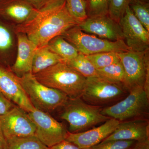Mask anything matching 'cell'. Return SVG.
<instances>
[{
  "instance_id": "1",
  "label": "cell",
  "mask_w": 149,
  "mask_h": 149,
  "mask_svg": "<svg viewBox=\"0 0 149 149\" xmlns=\"http://www.w3.org/2000/svg\"><path fill=\"white\" fill-rule=\"evenodd\" d=\"M78 24L68 13L65 0H52L38 10L29 21L15 27L17 32L25 34L37 48H40Z\"/></svg>"
},
{
  "instance_id": "2",
  "label": "cell",
  "mask_w": 149,
  "mask_h": 149,
  "mask_svg": "<svg viewBox=\"0 0 149 149\" xmlns=\"http://www.w3.org/2000/svg\"><path fill=\"white\" fill-rule=\"evenodd\" d=\"M34 75L40 83L61 91L71 99L81 97L86 80V77L63 62Z\"/></svg>"
},
{
  "instance_id": "3",
  "label": "cell",
  "mask_w": 149,
  "mask_h": 149,
  "mask_svg": "<svg viewBox=\"0 0 149 149\" xmlns=\"http://www.w3.org/2000/svg\"><path fill=\"white\" fill-rule=\"evenodd\" d=\"M61 108L60 117L68 123L70 133L86 131L111 118L102 114L101 107L87 103L81 97L69 98Z\"/></svg>"
},
{
  "instance_id": "4",
  "label": "cell",
  "mask_w": 149,
  "mask_h": 149,
  "mask_svg": "<svg viewBox=\"0 0 149 149\" xmlns=\"http://www.w3.org/2000/svg\"><path fill=\"white\" fill-rule=\"evenodd\" d=\"M18 79L35 109L49 113L63 107L69 98L61 91L40 83L32 73Z\"/></svg>"
},
{
  "instance_id": "5",
  "label": "cell",
  "mask_w": 149,
  "mask_h": 149,
  "mask_svg": "<svg viewBox=\"0 0 149 149\" xmlns=\"http://www.w3.org/2000/svg\"><path fill=\"white\" fill-rule=\"evenodd\" d=\"M149 96L142 87L132 88L116 103L102 109V114L119 122L145 118L149 116Z\"/></svg>"
},
{
  "instance_id": "6",
  "label": "cell",
  "mask_w": 149,
  "mask_h": 149,
  "mask_svg": "<svg viewBox=\"0 0 149 149\" xmlns=\"http://www.w3.org/2000/svg\"><path fill=\"white\" fill-rule=\"evenodd\" d=\"M68 42L85 55L106 52L120 53L130 50L124 40L110 41L83 32L78 25L69 28L61 35Z\"/></svg>"
},
{
  "instance_id": "7",
  "label": "cell",
  "mask_w": 149,
  "mask_h": 149,
  "mask_svg": "<svg viewBox=\"0 0 149 149\" xmlns=\"http://www.w3.org/2000/svg\"><path fill=\"white\" fill-rule=\"evenodd\" d=\"M125 72L123 85L128 91L142 87L149 96V49L143 52L129 50L118 53Z\"/></svg>"
},
{
  "instance_id": "8",
  "label": "cell",
  "mask_w": 149,
  "mask_h": 149,
  "mask_svg": "<svg viewBox=\"0 0 149 149\" xmlns=\"http://www.w3.org/2000/svg\"><path fill=\"white\" fill-rule=\"evenodd\" d=\"M128 93L123 84L96 76L86 78L81 98L87 103L101 107L103 105L121 100Z\"/></svg>"
},
{
  "instance_id": "9",
  "label": "cell",
  "mask_w": 149,
  "mask_h": 149,
  "mask_svg": "<svg viewBox=\"0 0 149 149\" xmlns=\"http://www.w3.org/2000/svg\"><path fill=\"white\" fill-rule=\"evenodd\" d=\"M36 126L35 136L49 148L65 140L68 130L47 113L35 109L28 113Z\"/></svg>"
},
{
  "instance_id": "10",
  "label": "cell",
  "mask_w": 149,
  "mask_h": 149,
  "mask_svg": "<svg viewBox=\"0 0 149 149\" xmlns=\"http://www.w3.org/2000/svg\"><path fill=\"white\" fill-rule=\"evenodd\" d=\"M0 127L6 141L35 136L36 126L28 113L17 106L0 116Z\"/></svg>"
},
{
  "instance_id": "11",
  "label": "cell",
  "mask_w": 149,
  "mask_h": 149,
  "mask_svg": "<svg viewBox=\"0 0 149 149\" xmlns=\"http://www.w3.org/2000/svg\"><path fill=\"white\" fill-rule=\"evenodd\" d=\"M119 24L124 41L130 50L143 52L149 49V32L137 19L129 6Z\"/></svg>"
},
{
  "instance_id": "12",
  "label": "cell",
  "mask_w": 149,
  "mask_h": 149,
  "mask_svg": "<svg viewBox=\"0 0 149 149\" xmlns=\"http://www.w3.org/2000/svg\"><path fill=\"white\" fill-rule=\"evenodd\" d=\"M0 93L27 113L35 109L28 98L19 80L10 68L0 64Z\"/></svg>"
},
{
  "instance_id": "13",
  "label": "cell",
  "mask_w": 149,
  "mask_h": 149,
  "mask_svg": "<svg viewBox=\"0 0 149 149\" xmlns=\"http://www.w3.org/2000/svg\"><path fill=\"white\" fill-rule=\"evenodd\" d=\"M119 121L111 118L100 126L80 132L72 133L68 131L65 140L83 149H91L101 143L117 128Z\"/></svg>"
},
{
  "instance_id": "14",
  "label": "cell",
  "mask_w": 149,
  "mask_h": 149,
  "mask_svg": "<svg viewBox=\"0 0 149 149\" xmlns=\"http://www.w3.org/2000/svg\"><path fill=\"white\" fill-rule=\"evenodd\" d=\"M78 25L83 32L102 39L112 41L124 40L119 23L108 15L88 17Z\"/></svg>"
},
{
  "instance_id": "15",
  "label": "cell",
  "mask_w": 149,
  "mask_h": 149,
  "mask_svg": "<svg viewBox=\"0 0 149 149\" xmlns=\"http://www.w3.org/2000/svg\"><path fill=\"white\" fill-rule=\"evenodd\" d=\"M37 11L26 0H0V18L15 26L29 21Z\"/></svg>"
},
{
  "instance_id": "16",
  "label": "cell",
  "mask_w": 149,
  "mask_h": 149,
  "mask_svg": "<svg viewBox=\"0 0 149 149\" xmlns=\"http://www.w3.org/2000/svg\"><path fill=\"white\" fill-rule=\"evenodd\" d=\"M147 140H149L148 119L141 118L120 122L116 130L102 142Z\"/></svg>"
},
{
  "instance_id": "17",
  "label": "cell",
  "mask_w": 149,
  "mask_h": 149,
  "mask_svg": "<svg viewBox=\"0 0 149 149\" xmlns=\"http://www.w3.org/2000/svg\"><path fill=\"white\" fill-rule=\"evenodd\" d=\"M17 39L16 58L10 69L17 77L31 73L32 63L37 47L27 35L17 32Z\"/></svg>"
},
{
  "instance_id": "18",
  "label": "cell",
  "mask_w": 149,
  "mask_h": 149,
  "mask_svg": "<svg viewBox=\"0 0 149 149\" xmlns=\"http://www.w3.org/2000/svg\"><path fill=\"white\" fill-rule=\"evenodd\" d=\"M17 46L15 26L0 18V64L10 68L16 58Z\"/></svg>"
},
{
  "instance_id": "19",
  "label": "cell",
  "mask_w": 149,
  "mask_h": 149,
  "mask_svg": "<svg viewBox=\"0 0 149 149\" xmlns=\"http://www.w3.org/2000/svg\"><path fill=\"white\" fill-rule=\"evenodd\" d=\"M62 62V59L50 50L47 45L38 48L33 58L31 73L37 74Z\"/></svg>"
},
{
  "instance_id": "20",
  "label": "cell",
  "mask_w": 149,
  "mask_h": 149,
  "mask_svg": "<svg viewBox=\"0 0 149 149\" xmlns=\"http://www.w3.org/2000/svg\"><path fill=\"white\" fill-rule=\"evenodd\" d=\"M47 46L52 52L60 57L63 62L74 58L79 53L74 46L61 35L52 39Z\"/></svg>"
},
{
  "instance_id": "21",
  "label": "cell",
  "mask_w": 149,
  "mask_h": 149,
  "mask_svg": "<svg viewBox=\"0 0 149 149\" xmlns=\"http://www.w3.org/2000/svg\"><path fill=\"white\" fill-rule=\"evenodd\" d=\"M64 63L86 78L98 76L95 68L86 56L81 53L74 58Z\"/></svg>"
},
{
  "instance_id": "22",
  "label": "cell",
  "mask_w": 149,
  "mask_h": 149,
  "mask_svg": "<svg viewBox=\"0 0 149 149\" xmlns=\"http://www.w3.org/2000/svg\"><path fill=\"white\" fill-rule=\"evenodd\" d=\"M97 70L99 77L110 82L123 85L125 72L120 61Z\"/></svg>"
},
{
  "instance_id": "23",
  "label": "cell",
  "mask_w": 149,
  "mask_h": 149,
  "mask_svg": "<svg viewBox=\"0 0 149 149\" xmlns=\"http://www.w3.org/2000/svg\"><path fill=\"white\" fill-rule=\"evenodd\" d=\"M6 142V149H49L35 136L15 138Z\"/></svg>"
},
{
  "instance_id": "24",
  "label": "cell",
  "mask_w": 149,
  "mask_h": 149,
  "mask_svg": "<svg viewBox=\"0 0 149 149\" xmlns=\"http://www.w3.org/2000/svg\"><path fill=\"white\" fill-rule=\"evenodd\" d=\"M129 7L137 19L149 32V0H130Z\"/></svg>"
},
{
  "instance_id": "25",
  "label": "cell",
  "mask_w": 149,
  "mask_h": 149,
  "mask_svg": "<svg viewBox=\"0 0 149 149\" xmlns=\"http://www.w3.org/2000/svg\"><path fill=\"white\" fill-rule=\"evenodd\" d=\"M86 56L97 70L120 61L118 53L114 52H106Z\"/></svg>"
},
{
  "instance_id": "26",
  "label": "cell",
  "mask_w": 149,
  "mask_h": 149,
  "mask_svg": "<svg viewBox=\"0 0 149 149\" xmlns=\"http://www.w3.org/2000/svg\"><path fill=\"white\" fill-rule=\"evenodd\" d=\"M65 1V6L68 13L78 24L88 18L86 0Z\"/></svg>"
},
{
  "instance_id": "27",
  "label": "cell",
  "mask_w": 149,
  "mask_h": 149,
  "mask_svg": "<svg viewBox=\"0 0 149 149\" xmlns=\"http://www.w3.org/2000/svg\"><path fill=\"white\" fill-rule=\"evenodd\" d=\"M130 0H108L109 16L119 23L127 8Z\"/></svg>"
},
{
  "instance_id": "28",
  "label": "cell",
  "mask_w": 149,
  "mask_h": 149,
  "mask_svg": "<svg viewBox=\"0 0 149 149\" xmlns=\"http://www.w3.org/2000/svg\"><path fill=\"white\" fill-rule=\"evenodd\" d=\"M88 17L107 15L108 12V0H86Z\"/></svg>"
},
{
  "instance_id": "29",
  "label": "cell",
  "mask_w": 149,
  "mask_h": 149,
  "mask_svg": "<svg viewBox=\"0 0 149 149\" xmlns=\"http://www.w3.org/2000/svg\"><path fill=\"white\" fill-rule=\"evenodd\" d=\"M137 141H113L102 142L91 149H130Z\"/></svg>"
},
{
  "instance_id": "30",
  "label": "cell",
  "mask_w": 149,
  "mask_h": 149,
  "mask_svg": "<svg viewBox=\"0 0 149 149\" xmlns=\"http://www.w3.org/2000/svg\"><path fill=\"white\" fill-rule=\"evenodd\" d=\"M16 106L0 93V116L6 114Z\"/></svg>"
},
{
  "instance_id": "31",
  "label": "cell",
  "mask_w": 149,
  "mask_h": 149,
  "mask_svg": "<svg viewBox=\"0 0 149 149\" xmlns=\"http://www.w3.org/2000/svg\"><path fill=\"white\" fill-rule=\"evenodd\" d=\"M49 149H83L80 148L74 144L64 140L61 143L51 147Z\"/></svg>"
},
{
  "instance_id": "32",
  "label": "cell",
  "mask_w": 149,
  "mask_h": 149,
  "mask_svg": "<svg viewBox=\"0 0 149 149\" xmlns=\"http://www.w3.org/2000/svg\"><path fill=\"white\" fill-rule=\"evenodd\" d=\"M37 10H40L52 0H26Z\"/></svg>"
},
{
  "instance_id": "33",
  "label": "cell",
  "mask_w": 149,
  "mask_h": 149,
  "mask_svg": "<svg viewBox=\"0 0 149 149\" xmlns=\"http://www.w3.org/2000/svg\"><path fill=\"white\" fill-rule=\"evenodd\" d=\"M130 149H149V140L137 142Z\"/></svg>"
},
{
  "instance_id": "34",
  "label": "cell",
  "mask_w": 149,
  "mask_h": 149,
  "mask_svg": "<svg viewBox=\"0 0 149 149\" xmlns=\"http://www.w3.org/2000/svg\"><path fill=\"white\" fill-rule=\"evenodd\" d=\"M7 142L4 137L1 129L0 127V149H6Z\"/></svg>"
}]
</instances>
